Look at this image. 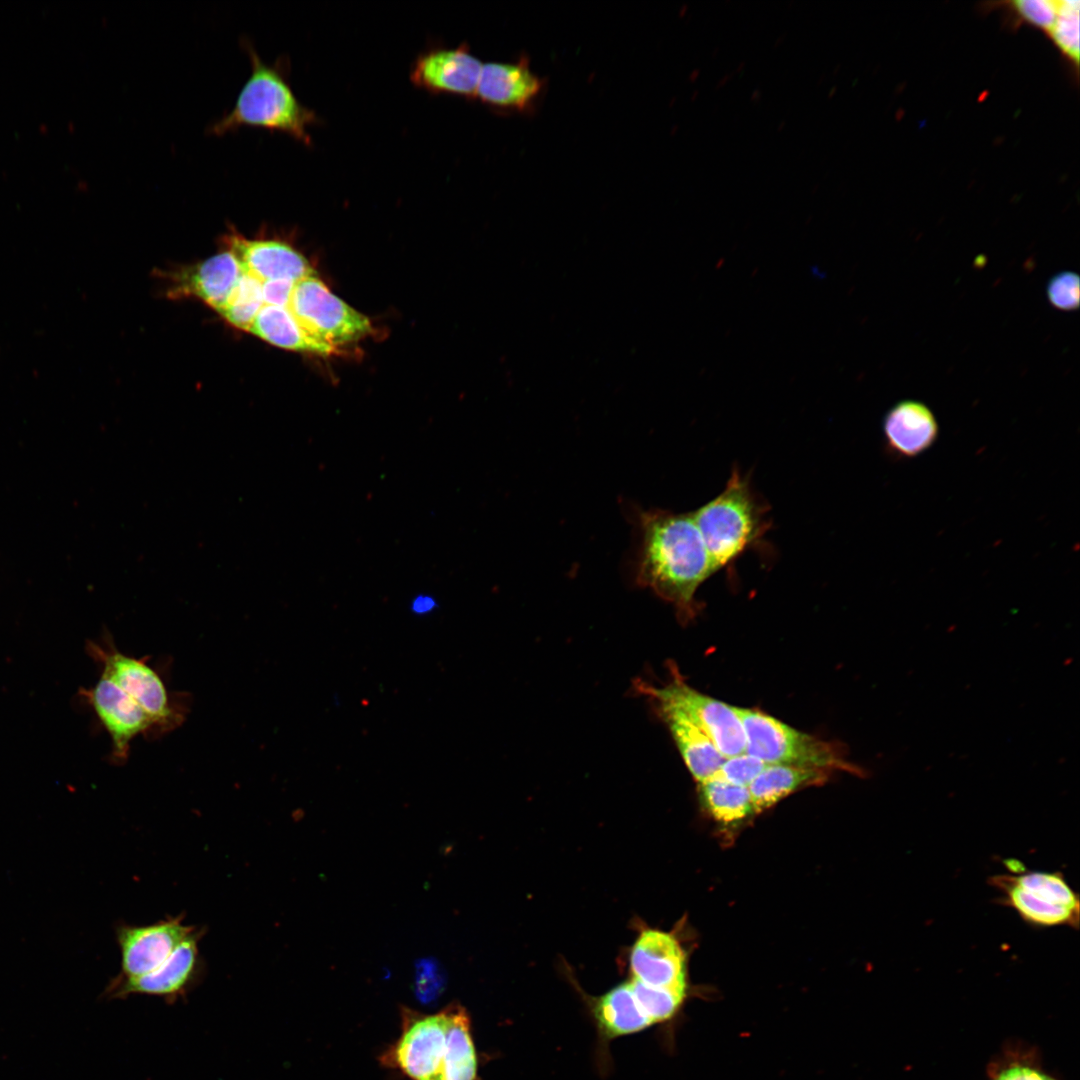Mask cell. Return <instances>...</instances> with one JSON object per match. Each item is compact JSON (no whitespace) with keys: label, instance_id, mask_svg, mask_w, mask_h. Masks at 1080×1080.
<instances>
[{"label":"cell","instance_id":"6da1fadb","mask_svg":"<svg viewBox=\"0 0 1080 1080\" xmlns=\"http://www.w3.org/2000/svg\"><path fill=\"white\" fill-rule=\"evenodd\" d=\"M634 522L636 584L673 605L680 620L689 621L700 609L695 597L699 587L716 573L693 513L638 509Z\"/></svg>","mask_w":1080,"mask_h":1080},{"label":"cell","instance_id":"7a4b0ae2","mask_svg":"<svg viewBox=\"0 0 1080 1080\" xmlns=\"http://www.w3.org/2000/svg\"><path fill=\"white\" fill-rule=\"evenodd\" d=\"M242 45L250 59L251 74L232 109L213 122L208 132L222 135L241 127L263 128L310 144L308 128L318 118L298 101L287 80L285 64L281 59L267 64L249 41L244 40Z\"/></svg>","mask_w":1080,"mask_h":1080},{"label":"cell","instance_id":"3957f363","mask_svg":"<svg viewBox=\"0 0 1080 1080\" xmlns=\"http://www.w3.org/2000/svg\"><path fill=\"white\" fill-rule=\"evenodd\" d=\"M768 510L734 467L722 492L692 512L716 572L732 570L747 551L767 548Z\"/></svg>","mask_w":1080,"mask_h":1080},{"label":"cell","instance_id":"277c9868","mask_svg":"<svg viewBox=\"0 0 1080 1080\" xmlns=\"http://www.w3.org/2000/svg\"><path fill=\"white\" fill-rule=\"evenodd\" d=\"M988 882L998 893L996 902L1014 910L1032 928L1078 929L1079 896L1062 872L1013 870L993 875Z\"/></svg>","mask_w":1080,"mask_h":1080},{"label":"cell","instance_id":"5b68a950","mask_svg":"<svg viewBox=\"0 0 1080 1080\" xmlns=\"http://www.w3.org/2000/svg\"><path fill=\"white\" fill-rule=\"evenodd\" d=\"M743 727L745 752L769 765L863 772L831 743L800 732L762 711L735 707Z\"/></svg>","mask_w":1080,"mask_h":1080},{"label":"cell","instance_id":"8992f818","mask_svg":"<svg viewBox=\"0 0 1080 1080\" xmlns=\"http://www.w3.org/2000/svg\"><path fill=\"white\" fill-rule=\"evenodd\" d=\"M88 651L102 666V674L114 681L152 718L158 736L179 727L188 713L187 696L170 693L148 657L136 658L119 651L111 637L102 644L89 642Z\"/></svg>","mask_w":1080,"mask_h":1080},{"label":"cell","instance_id":"52a82bcc","mask_svg":"<svg viewBox=\"0 0 1080 1080\" xmlns=\"http://www.w3.org/2000/svg\"><path fill=\"white\" fill-rule=\"evenodd\" d=\"M670 672L671 678L663 685L637 679L634 689L648 698L654 708L673 709L687 717L711 739L725 758L744 753L745 735L734 706L691 688L674 668Z\"/></svg>","mask_w":1080,"mask_h":1080},{"label":"cell","instance_id":"ba28073f","mask_svg":"<svg viewBox=\"0 0 1080 1080\" xmlns=\"http://www.w3.org/2000/svg\"><path fill=\"white\" fill-rule=\"evenodd\" d=\"M288 309L309 334L335 348L372 331L369 318L334 295L317 275L295 283Z\"/></svg>","mask_w":1080,"mask_h":1080},{"label":"cell","instance_id":"9c48e42d","mask_svg":"<svg viewBox=\"0 0 1080 1080\" xmlns=\"http://www.w3.org/2000/svg\"><path fill=\"white\" fill-rule=\"evenodd\" d=\"M403 1030L384 1056L412 1080H441L446 1044V1013L423 1015L406 1010Z\"/></svg>","mask_w":1080,"mask_h":1080},{"label":"cell","instance_id":"30bf717a","mask_svg":"<svg viewBox=\"0 0 1080 1080\" xmlns=\"http://www.w3.org/2000/svg\"><path fill=\"white\" fill-rule=\"evenodd\" d=\"M82 693L111 737L114 763L128 760L131 742L137 736L158 737L147 712L106 675L102 674L94 687Z\"/></svg>","mask_w":1080,"mask_h":1080},{"label":"cell","instance_id":"8fae6325","mask_svg":"<svg viewBox=\"0 0 1080 1080\" xmlns=\"http://www.w3.org/2000/svg\"><path fill=\"white\" fill-rule=\"evenodd\" d=\"M195 929L185 925L182 917H169L147 925H118L115 936L123 977H137L152 971Z\"/></svg>","mask_w":1080,"mask_h":1080},{"label":"cell","instance_id":"7c38bea8","mask_svg":"<svg viewBox=\"0 0 1080 1080\" xmlns=\"http://www.w3.org/2000/svg\"><path fill=\"white\" fill-rule=\"evenodd\" d=\"M482 66L464 43L455 48H433L415 59L410 79L431 93L475 97Z\"/></svg>","mask_w":1080,"mask_h":1080},{"label":"cell","instance_id":"4fadbf2b","mask_svg":"<svg viewBox=\"0 0 1080 1080\" xmlns=\"http://www.w3.org/2000/svg\"><path fill=\"white\" fill-rule=\"evenodd\" d=\"M629 964L633 980L685 994L686 956L672 934L643 930L632 946Z\"/></svg>","mask_w":1080,"mask_h":1080},{"label":"cell","instance_id":"5bb4252c","mask_svg":"<svg viewBox=\"0 0 1080 1080\" xmlns=\"http://www.w3.org/2000/svg\"><path fill=\"white\" fill-rule=\"evenodd\" d=\"M230 251L236 256L242 271L261 282L290 280L298 282L316 276L308 260L291 245L272 239H247L230 233L225 237Z\"/></svg>","mask_w":1080,"mask_h":1080},{"label":"cell","instance_id":"9a60e30c","mask_svg":"<svg viewBox=\"0 0 1080 1080\" xmlns=\"http://www.w3.org/2000/svg\"><path fill=\"white\" fill-rule=\"evenodd\" d=\"M543 89V80L525 60L516 63L490 62L482 66L476 97L489 106L526 111Z\"/></svg>","mask_w":1080,"mask_h":1080},{"label":"cell","instance_id":"2e32d148","mask_svg":"<svg viewBox=\"0 0 1080 1080\" xmlns=\"http://www.w3.org/2000/svg\"><path fill=\"white\" fill-rule=\"evenodd\" d=\"M203 933L195 929L152 971L124 978L116 984L117 994H149L168 996L181 992L200 969L199 941Z\"/></svg>","mask_w":1080,"mask_h":1080},{"label":"cell","instance_id":"e0dca14e","mask_svg":"<svg viewBox=\"0 0 1080 1080\" xmlns=\"http://www.w3.org/2000/svg\"><path fill=\"white\" fill-rule=\"evenodd\" d=\"M242 274L236 256L229 250L178 271L172 291L177 296H194L220 312Z\"/></svg>","mask_w":1080,"mask_h":1080},{"label":"cell","instance_id":"ac0fdd59","mask_svg":"<svg viewBox=\"0 0 1080 1080\" xmlns=\"http://www.w3.org/2000/svg\"><path fill=\"white\" fill-rule=\"evenodd\" d=\"M883 431L889 450L900 457H914L930 448L939 428L932 411L922 402L903 400L885 415Z\"/></svg>","mask_w":1080,"mask_h":1080},{"label":"cell","instance_id":"d6986e66","mask_svg":"<svg viewBox=\"0 0 1080 1080\" xmlns=\"http://www.w3.org/2000/svg\"><path fill=\"white\" fill-rule=\"evenodd\" d=\"M665 722L693 778L702 783L714 776L725 761L711 739L680 712L654 708Z\"/></svg>","mask_w":1080,"mask_h":1080},{"label":"cell","instance_id":"ffe728a7","mask_svg":"<svg viewBox=\"0 0 1080 1080\" xmlns=\"http://www.w3.org/2000/svg\"><path fill=\"white\" fill-rule=\"evenodd\" d=\"M249 332L284 349L330 355L337 348L309 334L288 308L264 305L256 315Z\"/></svg>","mask_w":1080,"mask_h":1080},{"label":"cell","instance_id":"44dd1931","mask_svg":"<svg viewBox=\"0 0 1080 1080\" xmlns=\"http://www.w3.org/2000/svg\"><path fill=\"white\" fill-rule=\"evenodd\" d=\"M446 1013V1044L441 1068V1080H475L477 1055L471 1034L470 1017L466 1010L454 1004Z\"/></svg>","mask_w":1080,"mask_h":1080},{"label":"cell","instance_id":"7402d4cb","mask_svg":"<svg viewBox=\"0 0 1080 1080\" xmlns=\"http://www.w3.org/2000/svg\"><path fill=\"white\" fill-rule=\"evenodd\" d=\"M593 1014L600 1032L607 1038L640 1032L653 1024L640 1007L630 982L601 996L594 1004Z\"/></svg>","mask_w":1080,"mask_h":1080},{"label":"cell","instance_id":"603a6c76","mask_svg":"<svg viewBox=\"0 0 1080 1080\" xmlns=\"http://www.w3.org/2000/svg\"><path fill=\"white\" fill-rule=\"evenodd\" d=\"M827 776L821 769L767 765L748 786L754 811L768 809L804 786L823 783Z\"/></svg>","mask_w":1080,"mask_h":1080},{"label":"cell","instance_id":"cb8c5ba5","mask_svg":"<svg viewBox=\"0 0 1080 1080\" xmlns=\"http://www.w3.org/2000/svg\"><path fill=\"white\" fill-rule=\"evenodd\" d=\"M699 792L704 808L721 823H736L755 813L748 787L710 778L699 783Z\"/></svg>","mask_w":1080,"mask_h":1080},{"label":"cell","instance_id":"d4e9b609","mask_svg":"<svg viewBox=\"0 0 1080 1080\" xmlns=\"http://www.w3.org/2000/svg\"><path fill=\"white\" fill-rule=\"evenodd\" d=\"M263 306L262 282L242 271L226 305L219 313L234 327L249 331Z\"/></svg>","mask_w":1080,"mask_h":1080},{"label":"cell","instance_id":"484cf974","mask_svg":"<svg viewBox=\"0 0 1080 1080\" xmlns=\"http://www.w3.org/2000/svg\"><path fill=\"white\" fill-rule=\"evenodd\" d=\"M1079 10L1078 0H1059L1058 14L1047 34L1065 60L1078 74L1079 68Z\"/></svg>","mask_w":1080,"mask_h":1080},{"label":"cell","instance_id":"4316f807","mask_svg":"<svg viewBox=\"0 0 1080 1080\" xmlns=\"http://www.w3.org/2000/svg\"><path fill=\"white\" fill-rule=\"evenodd\" d=\"M640 1007L652 1023L670 1019L679 1009L685 994L629 981Z\"/></svg>","mask_w":1080,"mask_h":1080},{"label":"cell","instance_id":"83f0119b","mask_svg":"<svg viewBox=\"0 0 1080 1080\" xmlns=\"http://www.w3.org/2000/svg\"><path fill=\"white\" fill-rule=\"evenodd\" d=\"M1003 5L1020 23L1048 34L1058 14L1059 0H1016Z\"/></svg>","mask_w":1080,"mask_h":1080},{"label":"cell","instance_id":"f1b7e54d","mask_svg":"<svg viewBox=\"0 0 1080 1080\" xmlns=\"http://www.w3.org/2000/svg\"><path fill=\"white\" fill-rule=\"evenodd\" d=\"M1049 303L1061 311H1073L1079 307L1080 279L1077 273L1062 271L1053 275L1046 287Z\"/></svg>","mask_w":1080,"mask_h":1080},{"label":"cell","instance_id":"f546056e","mask_svg":"<svg viewBox=\"0 0 1080 1080\" xmlns=\"http://www.w3.org/2000/svg\"><path fill=\"white\" fill-rule=\"evenodd\" d=\"M446 985V974L439 960L425 957L415 962V993L424 1002L434 1000Z\"/></svg>","mask_w":1080,"mask_h":1080},{"label":"cell","instance_id":"4dcf8cb0","mask_svg":"<svg viewBox=\"0 0 1080 1080\" xmlns=\"http://www.w3.org/2000/svg\"><path fill=\"white\" fill-rule=\"evenodd\" d=\"M767 765L769 764L744 752L726 758L712 778H718L735 785L748 787Z\"/></svg>","mask_w":1080,"mask_h":1080},{"label":"cell","instance_id":"1f68e13d","mask_svg":"<svg viewBox=\"0 0 1080 1080\" xmlns=\"http://www.w3.org/2000/svg\"><path fill=\"white\" fill-rule=\"evenodd\" d=\"M990 1080H1057L1037 1064L1024 1058H1015L997 1065L990 1071Z\"/></svg>","mask_w":1080,"mask_h":1080},{"label":"cell","instance_id":"d6a6232c","mask_svg":"<svg viewBox=\"0 0 1080 1080\" xmlns=\"http://www.w3.org/2000/svg\"><path fill=\"white\" fill-rule=\"evenodd\" d=\"M295 282L269 280L262 282L264 305L288 308Z\"/></svg>","mask_w":1080,"mask_h":1080},{"label":"cell","instance_id":"836d02e7","mask_svg":"<svg viewBox=\"0 0 1080 1080\" xmlns=\"http://www.w3.org/2000/svg\"><path fill=\"white\" fill-rule=\"evenodd\" d=\"M438 606L436 600L428 595H418L411 603V610L416 615L432 612Z\"/></svg>","mask_w":1080,"mask_h":1080},{"label":"cell","instance_id":"e575fe53","mask_svg":"<svg viewBox=\"0 0 1080 1080\" xmlns=\"http://www.w3.org/2000/svg\"><path fill=\"white\" fill-rule=\"evenodd\" d=\"M734 72H735V71H733V72H730V73H726V74H724V75H723V76H722V77H721V78H720V79H719V80L717 81V83H716V85H715V88H716V89H718V88H720V87L724 86V85H725V84H726V83H727V82H728V81H729V80L731 79V77H732V76L734 75Z\"/></svg>","mask_w":1080,"mask_h":1080},{"label":"cell","instance_id":"d590c367","mask_svg":"<svg viewBox=\"0 0 1080 1080\" xmlns=\"http://www.w3.org/2000/svg\"><path fill=\"white\" fill-rule=\"evenodd\" d=\"M761 95H762L761 90L756 88V89L753 90V92L751 94V100L754 101V102H758L761 99Z\"/></svg>","mask_w":1080,"mask_h":1080},{"label":"cell","instance_id":"8d00e7d4","mask_svg":"<svg viewBox=\"0 0 1080 1080\" xmlns=\"http://www.w3.org/2000/svg\"><path fill=\"white\" fill-rule=\"evenodd\" d=\"M786 36H787V33H786V32H783L782 34H780V35H779V36H778V37L776 38V40H775V42H774V47H777V46H779V45H780V44H781V43H782V42H783V41L785 40Z\"/></svg>","mask_w":1080,"mask_h":1080},{"label":"cell","instance_id":"74e56055","mask_svg":"<svg viewBox=\"0 0 1080 1080\" xmlns=\"http://www.w3.org/2000/svg\"><path fill=\"white\" fill-rule=\"evenodd\" d=\"M785 126H786V121H785V120H782V121H780V123L778 124V126H777V130H778V131H782V130L784 129V127H785Z\"/></svg>","mask_w":1080,"mask_h":1080},{"label":"cell","instance_id":"f35d334b","mask_svg":"<svg viewBox=\"0 0 1080 1080\" xmlns=\"http://www.w3.org/2000/svg\"><path fill=\"white\" fill-rule=\"evenodd\" d=\"M836 90H837L836 86L831 87V89L828 92V97H832L835 94Z\"/></svg>","mask_w":1080,"mask_h":1080},{"label":"cell","instance_id":"ab89813d","mask_svg":"<svg viewBox=\"0 0 1080 1080\" xmlns=\"http://www.w3.org/2000/svg\"><path fill=\"white\" fill-rule=\"evenodd\" d=\"M744 66H745V61L740 62L739 65L737 66L735 72L741 71L744 68Z\"/></svg>","mask_w":1080,"mask_h":1080},{"label":"cell","instance_id":"60d3db41","mask_svg":"<svg viewBox=\"0 0 1080 1080\" xmlns=\"http://www.w3.org/2000/svg\"><path fill=\"white\" fill-rule=\"evenodd\" d=\"M699 73H700V70H699V69H695V70H694V71L692 72V75H691V79H695V78H697V77H698V75H699Z\"/></svg>","mask_w":1080,"mask_h":1080},{"label":"cell","instance_id":"b9f144b4","mask_svg":"<svg viewBox=\"0 0 1080 1080\" xmlns=\"http://www.w3.org/2000/svg\"><path fill=\"white\" fill-rule=\"evenodd\" d=\"M718 51H719V48H718V47H715L714 51L712 52V55H713V56H715V55L717 54V52H718Z\"/></svg>","mask_w":1080,"mask_h":1080},{"label":"cell","instance_id":"7bdbcfd3","mask_svg":"<svg viewBox=\"0 0 1080 1080\" xmlns=\"http://www.w3.org/2000/svg\"><path fill=\"white\" fill-rule=\"evenodd\" d=\"M823 77H825V74H822V75L820 76V78H819V81H818V84H820V83L822 82V79H823Z\"/></svg>","mask_w":1080,"mask_h":1080},{"label":"cell","instance_id":"ee69618b","mask_svg":"<svg viewBox=\"0 0 1080 1080\" xmlns=\"http://www.w3.org/2000/svg\"><path fill=\"white\" fill-rule=\"evenodd\" d=\"M698 93H699V92H698V90H695V91H694V93H693V97H692V98L694 99L695 97H697Z\"/></svg>","mask_w":1080,"mask_h":1080},{"label":"cell","instance_id":"f6af8a7d","mask_svg":"<svg viewBox=\"0 0 1080 1080\" xmlns=\"http://www.w3.org/2000/svg\"><path fill=\"white\" fill-rule=\"evenodd\" d=\"M839 67H840V65H837L833 72L836 73Z\"/></svg>","mask_w":1080,"mask_h":1080}]
</instances>
